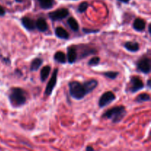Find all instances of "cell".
Masks as SVG:
<instances>
[{
  "label": "cell",
  "instance_id": "cell-3",
  "mask_svg": "<svg viewBox=\"0 0 151 151\" xmlns=\"http://www.w3.org/2000/svg\"><path fill=\"white\" fill-rule=\"evenodd\" d=\"M69 94L75 100H82L88 94L85 85L78 81H71L69 83Z\"/></svg>",
  "mask_w": 151,
  "mask_h": 151
},
{
  "label": "cell",
  "instance_id": "cell-26",
  "mask_svg": "<svg viewBox=\"0 0 151 151\" xmlns=\"http://www.w3.org/2000/svg\"><path fill=\"white\" fill-rule=\"evenodd\" d=\"M4 15H5V10L4 9V7L0 5V16H3Z\"/></svg>",
  "mask_w": 151,
  "mask_h": 151
},
{
  "label": "cell",
  "instance_id": "cell-18",
  "mask_svg": "<svg viewBox=\"0 0 151 151\" xmlns=\"http://www.w3.org/2000/svg\"><path fill=\"white\" fill-rule=\"evenodd\" d=\"M50 70H51V68L50 66H46L44 67H43V69L41 71V75H40V78H41V81L42 82H44L45 81H47V78L49 77V75L50 73Z\"/></svg>",
  "mask_w": 151,
  "mask_h": 151
},
{
  "label": "cell",
  "instance_id": "cell-1",
  "mask_svg": "<svg viewBox=\"0 0 151 151\" xmlns=\"http://www.w3.org/2000/svg\"><path fill=\"white\" fill-rule=\"evenodd\" d=\"M9 100L13 107H19L25 104L27 101L26 91L21 88L13 87L9 94Z\"/></svg>",
  "mask_w": 151,
  "mask_h": 151
},
{
  "label": "cell",
  "instance_id": "cell-19",
  "mask_svg": "<svg viewBox=\"0 0 151 151\" xmlns=\"http://www.w3.org/2000/svg\"><path fill=\"white\" fill-rule=\"evenodd\" d=\"M54 59L56 61L59 62L60 63H66V55L63 52H57L54 55Z\"/></svg>",
  "mask_w": 151,
  "mask_h": 151
},
{
  "label": "cell",
  "instance_id": "cell-9",
  "mask_svg": "<svg viewBox=\"0 0 151 151\" xmlns=\"http://www.w3.org/2000/svg\"><path fill=\"white\" fill-rule=\"evenodd\" d=\"M78 58V52L75 46H71L67 48V60L69 63H75Z\"/></svg>",
  "mask_w": 151,
  "mask_h": 151
},
{
  "label": "cell",
  "instance_id": "cell-6",
  "mask_svg": "<svg viewBox=\"0 0 151 151\" xmlns=\"http://www.w3.org/2000/svg\"><path fill=\"white\" fill-rule=\"evenodd\" d=\"M69 10L66 8H60L57 10L51 12L49 13V17L50 18L52 21L56 22V21H60L65 19L69 16Z\"/></svg>",
  "mask_w": 151,
  "mask_h": 151
},
{
  "label": "cell",
  "instance_id": "cell-24",
  "mask_svg": "<svg viewBox=\"0 0 151 151\" xmlns=\"http://www.w3.org/2000/svg\"><path fill=\"white\" fill-rule=\"evenodd\" d=\"M100 61V58L99 57H94V58H91V59L89 60L88 61V64L89 66H96V65L99 64Z\"/></svg>",
  "mask_w": 151,
  "mask_h": 151
},
{
  "label": "cell",
  "instance_id": "cell-12",
  "mask_svg": "<svg viewBox=\"0 0 151 151\" xmlns=\"http://www.w3.org/2000/svg\"><path fill=\"white\" fill-rule=\"evenodd\" d=\"M146 27V22L145 21L143 20L142 19H136L135 21L134 22L133 24V27L135 29L136 31H138V32H141L143 31L145 29Z\"/></svg>",
  "mask_w": 151,
  "mask_h": 151
},
{
  "label": "cell",
  "instance_id": "cell-28",
  "mask_svg": "<svg viewBox=\"0 0 151 151\" xmlns=\"http://www.w3.org/2000/svg\"><path fill=\"white\" fill-rule=\"evenodd\" d=\"M118 1H121V2H123V3H128L130 1V0H118Z\"/></svg>",
  "mask_w": 151,
  "mask_h": 151
},
{
  "label": "cell",
  "instance_id": "cell-13",
  "mask_svg": "<svg viewBox=\"0 0 151 151\" xmlns=\"http://www.w3.org/2000/svg\"><path fill=\"white\" fill-rule=\"evenodd\" d=\"M55 35L58 38H61V39L67 40L69 38V35L68 32L62 27H58L55 30Z\"/></svg>",
  "mask_w": 151,
  "mask_h": 151
},
{
  "label": "cell",
  "instance_id": "cell-14",
  "mask_svg": "<svg viewBox=\"0 0 151 151\" xmlns=\"http://www.w3.org/2000/svg\"><path fill=\"white\" fill-rule=\"evenodd\" d=\"M125 48L129 52H137L139 50V44L136 41H128L124 45Z\"/></svg>",
  "mask_w": 151,
  "mask_h": 151
},
{
  "label": "cell",
  "instance_id": "cell-7",
  "mask_svg": "<svg viewBox=\"0 0 151 151\" xmlns=\"http://www.w3.org/2000/svg\"><path fill=\"white\" fill-rule=\"evenodd\" d=\"M137 69L144 74H149L150 72V60L147 57H144L137 62Z\"/></svg>",
  "mask_w": 151,
  "mask_h": 151
},
{
  "label": "cell",
  "instance_id": "cell-4",
  "mask_svg": "<svg viewBox=\"0 0 151 151\" xmlns=\"http://www.w3.org/2000/svg\"><path fill=\"white\" fill-rule=\"evenodd\" d=\"M144 83L142 82L141 79L138 77H131L130 80V83L128 86V91L131 93H136L137 91H140L144 88Z\"/></svg>",
  "mask_w": 151,
  "mask_h": 151
},
{
  "label": "cell",
  "instance_id": "cell-10",
  "mask_svg": "<svg viewBox=\"0 0 151 151\" xmlns=\"http://www.w3.org/2000/svg\"><path fill=\"white\" fill-rule=\"evenodd\" d=\"M22 24L26 29L29 31L34 30L35 29V22L33 19L24 16L22 19Z\"/></svg>",
  "mask_w": 151,
  "mask_h": 151
},
{
  "label": "cell",
  "instance_id": "cell-11",
  "mask_svg": "<svg viewBox=\"0 0 151 151\" xmlns=\"http://www.w3.org/2000/svg\"><path fill=\"white\" fill-rule=\"evenodd\" d=\"M35 28L40 32H46L48 29V24L44 18H39L35 22Z\"/></svg>",
  "mask_w": 151,
  "mask_h": 151
},
{
  "label": "cell",
  "instance_id": "cell-17",
  "mask_svg": "<svg viewBox=\"0 0 151 151\" xmlns=\"http://www.w3.org/2000/svg\"><path fill=\"white\" fill-rule=\"evenodd\" d=\"M41 8L44 10L51 9L54 5V0H38Z\"/></svg>",
  "mask_w": 151,
  "mask_h": 151
},
{
  "label": "cell",
  "instance_id": "cell-31",
  "mask_svg": "<svg viewBox=\"0 0 151 151\" xmlns=\"http://www.w3.org/2000/svg\"><path fill=\"white\" fill-rule=\"evenodd\" d=\"M16 1H17V2H22V1H24V0H15Z\"/></svg>",
  "mask_w": 151,
  "mask_h": 151
},
{
  "label": "cell",
  "instance_id": "cell-21",
  "mask_svg": "<svg viewBox=\"0 0 151 151\" xmlns=\"http://www.w3.org/2000/svg\"><path fill=\"white\" fill-rule=\"evenodd\" d=\"M150 100V94H147V93H142L140 94L139 95L137 96V99H136V102L139 103H143V102H149Z\"/></svg>",
  "mask_w": 151,
  "mask_h": 151
},
{
  "label": "cell",
  "instance_id": "cell-27",
  "mask_svg": "<svg viewBox=\"0 0 151 151\" xmlns=\"http://www.w3.org/2000/svg\"><path fill=\"white\" fill-rule=\"evenodd\" d=\"M86 151H89V150L93 151V150H94V148H93V147H91V146H88V147H87L86 148Z\"/></svg>",
  "mask_w": 151,
  "mask_h": 151
},
{
  "label": "cell",
  "instance_id": "cell-25",
  "mask_svg": "<svg viewBox=\"0 0 151 151\" xmlns=\"http://www.w3.org/2000/svg\"><path fill=\"white\" fill-rule=\"evenodd\" d=\"M83 32H85V33H95V32H99V29H88L83 28Z\"/></svg>",
  "mask_w": 151,
  "mask_h": 151
},
{
  "label": "cell",
  "instance_id": "cell-8",
  "mask_svg": "<svg viewBox=\"0 0 151 151\" xmlns=\"http://www.w3.org/2000/svg\"><path fill=\"white\" fill-rule=\"evenodd\" d=\"M58 72V69H55L51 78H50L48 83H47V87H46V89H45V94L47 96H50V94L52 93L53 89H54L55 87L56 83H57Z\"/></svg>",
  "mask_w": 151,
  "mask_h": 151
},
{
  "label": "cell",
  "instance_id": "cell-23",
  "mask_svg": "<svg viewBox=\"0 0 151 151\" xmlns=\"http://www.w3.org/2000/svg\"><path fill=\"white\" fill-rule=\"evenodd\" d=\"M88 7V2H86V1H83V2L81 3V4H80V5L78 6V11L79 12V13H84V12L86 11Z\"/></svg>",
  "mask_w": 151,
  "mask_h": 151
},
{
  "label": "cell",
  "instance_id": "cell-16",
  "mask_svg": "<svg viewBox=\"0 0 151 151\" xmlns=\"http://www.w3.org/2000/svg\"><path fill=\"white\" fill-rule=\"evenodd\" d=\"M43 63V59L40 58H36L34 59L32 62H31L30 64V70L32 72H35V71H38L39 69V68L41 67V66Z\"/></svg>",
  "mask_w": 151,
  "mask_h": 151
},
{
  "label": "cell",
  "instance_id": "cell-22",
  "mask_svg": "<svg viewBox=\"0 0 151 151\" xmlns=\"http://www.w3.org/2000/svg\"><path fill=\"white\" fill-rule=\"evenodd\" d=\"M119 72H106L103 73V75L106 78H109L111 80H114L117 78Z\"/></svg>",
  "mask_w": 151,
  "mask_h": 151
},
{
  "label": "cell",
  "instance_id": "cell-15",
  "mask_svg": "<svg viewBox=\"0 0 151 151\" xmlns=\"http://www.w3.org/2000/svg\"><path fill=\"white\" fill-rule=\"evenodd\" d=\"M83 84L85 85L87 91H88V94H89L90 92L93 91L96 88H97V85H98V82H97V81H96V80L92 79L89 80V81H85V82L83 83Z\"/></svg>",
  "mask_w": 151,
  "mask_h": 151
},
{
  "label": "cell",
  "instance_id": "cell-5",
  "mask_svg": "<svg viewBox=\"0 0 151 151\" xmlns=\"http://www.w3.org/2000/svg\"><path fill=\"white\" fill-rule=\"evenodd\" d=\"M115 99H116V96L112 91H106L100 97L98 102L99 106L100 108L106 107L112 102L114 101Z\"/></svg>",
  "mask_w": 151,
  "mask_h": 151
},
{
  "label": "cell",
  "instance_id": "cell-2",
  "mask_svg": "<svg viewBox=\"0 0 151 151\" xmlns=\"http://www.w3.org/2000/svg\"><path fill=\"white\" fill-rule=\"evenodd\" d=\"M126 109L124 106H115L106 111L103 114V118L111 119L114 123H118L123 119L126 115Z\"/></svg>",
  "mask_w": 151,
  "mask_h": 151
},
{
  "label": "cell",
  "instance_id": "cell-20",
  "mask_svg": "<svg viewBox=\"0 0 151 151\" xmlns=\"http://www.w3.org/2000/svg\"><path fill=\"white\" fill-rule=\"evenodd\" d=\"M67 23L72 30L75 31V32L78 31V29H79V24H78L76 19H74L73 17L69 18V19L67 20Z\"/></svg>",
  "mask_w": 151,
  "mask_h": 151
},
{
  "label": "cell",
  "instance_id": "cell-30",
  "mask_svg": "<svg viewBox=\"0 0 151 151\" xmlns=\"http://www.w3.org/2000/svg\"><path fill=\"white\" fill-rule=\"evenodd\" d=\"M148 32H149V33L151 34V32H150V24H149V27H148Z\"/></svg>",
  "mask_w": 151,
  "mask_h": 151
},
{
  "label": "cell",
  "instance_id": "cell-29",
  "mask_svg": "<svg viewBox=\"0 0 151 151\" xmlns=\"http://www.w3.org/2000/svg\"><path fill=\"white\" fill-rule=\"evenodd\" d=\"M150 82H151V81H150V79H149L148 81H147V86L149 87V88H150V86H150Z\"/></svg>",
  "mask_w": 151,
  "mask_h": 151
}]
</instances>
